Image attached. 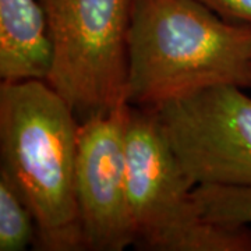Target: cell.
Wrapping results in <instances>:
<instances>
[{"mask_svg":"<svg viewBox=\"0 0 251 251\" xmlns=\"http://www.w3.org/2000/svg\"><path fill=\"white\" fill-rule=\"evenodd\" d=\"M219 84L251 87V25L198 0H134L125 100L151 109Z\"/></svg>","mask_w":251,"mask_h":251,"instance_id":"6da1fadb","label":"cell"},{"mask_svg":"<svg viewBox=\"0 0 251 251\" xmlns=\"http://www.w3.org/2000/svg\"><path fill=\"white\" fill-rule=\"evenodd\" d=\"M78 128L73 108L48 81H1V169L34 214L41 250L87 249L75 197Z\"/></svg>","mask_w":251,"mask_h":251,"instance_id":"7a4b0ae2","label":"cell"},{"mask_svg":"<svg viewBox=\"0 0 251 251\" xmlns=\"http://www.w3.org/2000/svg\"><path fill=\"white\" fill-rule=\"evenodd\" d=\"M126 159L135 244L156 251H251L247 225L212 222L151 109L130 106Z\"/></svg>","mask_w":251,"mask_h":251,"instance_id":"3957f363","label":"cell"},{"mask_svg":"<svg viewBox=\"0 0 251 251\" xmlns=\"http://www.w3.org/2000/svg\"><path fill=\"white\" fill-rule=\"evenodd\" d=\"M53 46L48 77L87 117L126 103L127 34L134 0H39Z\"/></svg>","mask_w":251,"mask_h":251,"instance_id":"277c9868","label":"cell"},{"mask_svg":"<svg viewBox=\"0 0 251 251\" xmlns=\"http://www.w3.org/2000/svg\"><path fill=\"white\" fill-rule=\"evenodd\" d=\"M211 85L151 108L175 158L196 186H251V98Z\"/></svg>","mask_w":251,"mask_h":251,"instance_id":"5b68a950","label":"cell"},{"mask_svg":"<svg viewBox=\"0 0 251 251\" xmlns=\"http://www.w3.org/2000/svg\"><path fill=\"white\" fill-rule=\"evenodd\" d=\"M128 109L122 103L95 113L78 128L75 197L88 250L122 251L135 244L126 159Z\"/></svg>","mask_w":251,"mask_h":251,"instance_id":"8992f818","label":"cell"},{"mask_svg":"<svg viewBox=\"0 0 251 251\" xmlns=\"http://www.w3.org/2000/svg\"><path fill=\"white\" fill-rule=\"evenodd\" d=\"M53 46L38 0H0L1 81H48Z\"/></svg>","mask_w":251,"mask_h":251,"instance_id":"52a82bcc","label":"cell"},{"mask_svg":"<svg viewBox=\"0 0 251 251\" xmlns=\"http://www.w3.org/2000/svg\"><path fill=\"white\" fill-rule=\"evenodd\" d=\"M36 239V222L27 201L0 169V251H21Z\"/></svg>","mask_w":251,"mask_h":251,"instance_id":"ba28073f","label":"cell"},{"mask_svg":"<svg viewBox=\"0 0 251 251\" xmlns=\"http://www.w3.org/2000/svg\"><path fill=\"white\" fill-rule=\"evenodd\" d=\"M193 196L206 219L224 225L251 224V186H196Z\"/></svg>","mask_w":251,"mask_h":251,"instance_id":"9c48e42d","label":"cell"},{"mask_svg":"<svg viewBox=\"0 0 251 251\" xmlns=\"http://www.w3.org/2000/svg\"><path fill=\"white\" fill-rule=\"evenodd\" d=\"M229 21L251 25V0H198Z\"/></svg>","mask_w":251,"mask_h":251,"instance_id":"30bf717a","label":"cell"}]
</instances>
